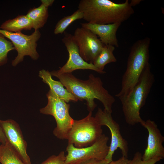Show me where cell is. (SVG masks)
Returning a JSON list of instances; mask_svg holds the SVG:
<instances>
[{
    "instance_id": "cell-1",
    "label": "cell",
    "mask_w": 164,
    "mask_h": 164,
    "mask_svg": "<svg viewBox=\"0 0 164 164\" xmlns=\"http://www.w3.org/2000/svg\"><path fill=\"white\" fill-rule=\"evenodd\" d=\"M50 73L58 78L67 90L78 100L86 101L89 112H92L96 107L94 100L97 99L102 104L104 109L112 113L115 98L104 87L100 77L91 74L88 80H83L77 78L72 73H60L56 70L52 71Z\"/></svg>"
},
{
    "instance_id": "cell-2",
    "label": "cell",
    "mask_w": 164,
    "mask_h": 164,
    "mask_svg": "<svg viewBox=\"0 0 164 164\" xmlns=\"http://www.w3.org/2000/svg\"><path fill=\"white\" fill-rule=\"evenodd\" d=\"M78 9L87 22L100 24L121 23L134 13L128 0L121 3L109 0H81Z\"/></svg>"
},
{
    "instance_id": "cell-3",
    "label": "cell",
    "mask_w": 164,
    "mask_h": 164,
    "mask_svg": "<svg viewBox=\"0 0 164 164\" xmlns=\"http://www.w3.org/2000/svg\"><path fill=\"white\" fill-rule=\"evenodd\" d=\"M155 81V77L149 63L138 82L126 95L119 98L126 123L131 125L141 124L144 121L140 115V110L146 100Z\"/></svg>"
},
{
    "instance_id": "cell-4",
    "label": "cell",
    "mask_w": 164,
    "mask_h": 164,
    "mask_svg": "<svg viewBox=\"0 0 164 164\" xmlns=\"http://www.w3.org/2000/svg\"><path fill=\"white\" fill-rule=\"evenodd\" d=\"M150 38L137 40L132 46L128 59L127 68L122 78L121 88L115 95L118 98L128 94L138 82L149 63Z\"/></svg>"
},
{
    "instance_id": "cell-5",
    "label": "cell",
    "mask_w": 164,
    "mask_h": 164,
    "mask_svg": "<svg viewBox=\"0 0 164 164\" xmlns=\"http://www.w3.org/2000/svg\"><path fill=\"white\" fill-rule=\"evenodd\" d=\"M46 96L47 104L40 109V112L53 116L56 123V126L53 131V135L59 139H67L74 121L69 114L70 105L59 98L50 90L47 94Z\"/></svg>"
},
{
    "instance_id": "cell-6",
    "label": "cell",
    "mask_w": 164,
    "mask_h": 164,
    "mask_svg": "<svg viewBox=\"0 0 164 164\" xmlns=\"http://www.w3.org/2000/svg\"><path fill=\"white\" fill-rule=\"evenodd\" d=\"M101 126L92 116V112L89 111L84 118L74 120L67 139L68 144L77 148L91 145L103 134Z\"/></svg>"
},
{
    "instance_id": "cell-7",
    "label": "cell",
    "mask_w": 164,
    "mask_h": 164,
    "mask_svg": "<svg viewBox=\"0 0 164 164\" xmlns=\"http://www.w3.org/2000/svg\"><path fill=\"white\" fill-rule=\"evenodd\" d=\"M108 140V137L103 134L94 144L86 147L77 148L72 144H68L65 164H77L90 159H104L109 150Z\"/></svg>"
},
{
    "instance_id": "cell-8",
    "label": "cell",
    "mask_w": 164,
    "mask_h": 164,
    "mask_svg": "<svg viewBox=\"0 0 164 164\" xmlns=\"http://www.w3.org/2000/svg\"><path fill=\"white\" fill-rule=\"evenodd\" d=\"M0 33L10 40L18 53L15 59L12 61V64L16 66L22 61L24 57L29 56L32 59H38L39 55L36 51L37 42L41 37L39 29L35 30L31 35H27L21 32H14L0 29Z\"/></svg>"
},
{
    "instance_id": "cell-9",
    "label": "cell",
    "mask_w": 164,
    "mask_h": 164,
    "mask_svg": "<svg viewBox=\"0 0 164 164\" xmlns=\"http://www.w3.org/2000/svg\"><path fill=\"white\" fill-rule=\"evenodd\" d=\"M94 117L99 125L107 127L111 132V142L108 154L104 159L108 163L112 162L113 155L118 148L121 150L122 156L127 158L128 152V142L122 137L119 125L113 119L111 113L99 108Z\"/></svg>"
},
{
    "instance_id": "cell-10",
    "label": "cell",
    "mask_w": 164,
    "mask_h": 164,
    "mask_svg": "<svg viewBox=\"0 0 164 164\" xmlns=\"http://www.w3.org/2000/svg\"><path fill=\"white\" fill-rule=\"evenodd\" d=\"M73 36L81 57L86 62L93 63L104 45L97 36L82 27L75 29Z\"/></svg>"
},
{
    "instance_id": "cell-11",
    "label": "cell",
    "mask_w": 164,
    "mask_h": 164,
    "mask_svg": "<svg viewBox=\"0 0 164 164\" xmlns=\"http://www.w3.org/2000/svg\"><path fill=\"white\" fill-rule=\"evenodd\" d=\"M62 39L69 53V58L66 63L56 71L60 73H72L77 70H90L99 73H105L96 67L93 63L85 61L80 55L78 46L73 35L64 32Z\"/></svg>"
},
{
    "instance_id": "cell-12",
    "label": "cell",
    "mask_w": 164,
    "mask_h": 164,
    "mask_svg": "<svg viewBox=\"0 0 164 164\" xmlns=\"http://www.w3.org/2000/svg\"><path fill=\"white\" fill-rule=\"evenodd\" d=\"M0 124L7 140L23 162L25 164H31L30 158L27 152V143L18 124L9 119L0 120Z\"/></svg>"
},
{
    "instance_id": "cell-13",
    "label": "cell",
    "mask_w": 164,
    "mask_h": 164,
    "mask_svg": "<svg viewBox=\"0 0 164 164\" xmlns=\"http://www.w3.org/2000/svg\"><path fill=\"white\" fill-rule=\"evenodd\" d=\"M141 125L148 131L147 145L142 155V159L147 160L157 157L164 158V147L163 143L164 137L162 135L156 123L150 119L145 121Z\"/></svg>"
},
{
    "instance_id": "cell-14",
    "label": "cell",
    "mask_w": 164,
    "mask_h": 164,
    "mask_svg": "<svg viewBox=\"0 0 164 164\" xmlns=\"http://www.w3.org/2000/svg\"><path fill=\"white\" fill-rule=\"evenodd\" d=\"M121 23H116L100 24L88 22L81 23V26L87 29L98 36L104 45H111L118 47L119 44L116 32Z\"/></svg>"
},
{
    "instance_id": "cell-15",
    "label": "cell",
    "mask_w": 164,
    "mask_h": 164,
    "mask_svg": "<svg viewBox=\"0 0 164 164\" xmlns=\"http://www.w3.org/2000/svg\"><path fill=\"white\" fill-rule=\"evenodd\" d=\"M39 76L43 81L47 84L50 90L54 93L57 96L67 103L70 101L77 102L78 100L64 87L62 84L59 81L53 80L50 72L43 69L39 72Z\"/></svg>"
},
{
    "instance_id": "cell-16",
    "label": "cell",
    "mask_w": 164,
    "mask_h": 164,
    "mask_svg": "<svg viewBox=\"0 0 164 164\" xmlns=\"http://www.w3.org/2000/svg\"><path fill=\"white\" fill-rule=\"evenodd\" d=\"M33 28V24L26 15H19L12 19H10L3 22L0 29L11 32H21L23 30H31Z\"/></svg>"
},
{
    "instance_id": "cell-17",
    "label": "cell",
    "mask_w": 164,
    "mask_h": 164,
    "mask_svg": "<svg viewBox=\"0 0 164 164\" xmlns=\"http://www.w3.org/2000/svg\"><path fill=\"white\" fill-rule=\"evenodd\" d=\"M47 6L42 3L37 8L30 9L26 15L33 24V28L38 30L43 27L46 23L49 16Z\"/></svg>"
},
{
    "instance_id": "cell-18",
    "label": "cell",
    "mask_w": 164,
    "mask_h": 164,
    "mask_svg": "<svg viewBox=\"0 0 164 164\" xmlns=\"http://www.w3.org/2000/svg\"><path fill=\"white\" fill-rule=\"evenodd\" d=\"M115 49V47L114 46L104 45L93 64L99 70L104 71L106 65L117 61V59L113 53Z\"/></svg>"
},
{
    "instance_id": "cell-19",
    "label": "cell",
    "mask_w": 164,
    "mask_h": 164,
    "mask_svg": "<svg viewBox=\"0 0 164 164\" xmlns=\"http://www.w3.org/2000/svg\"><path fill=\"white\" fill-rule=\"evenodd\" d=\"M0 163L2 164H25L7 140L0 145Z\"/></svg>"
},
{
    "instance_id": "cell-20",
    "label": "cell",
    "mask_w": 164,
    "mask_h": 164,
    "mask_svg": "<svg viewBox=\"0 0 164 164\" xmlns=\"http://www.w3.org/2000/svg\"><path fill=\"white\" fill-rule=\"evenodd\" d=\"M83 18V12L78 9L72 14L64 17L57 22L54 30V33L55 34H62L73 22Z\"/></svg>"
},
{
    "instance_id": "cell-21",
    "label": "cell",
    "mask_w": 164,
    "mask_h": 164,
    "mask_svg": "<svg viewBox=\"0 0 164 164\" xmlns=\"http://www.w3.org/2000/svg\"><path fill=\"white\" fill-rule=\"evenodd\" d=\"M15 50V47L11 42L7 40L5 37L0 33V66L7 63L9 52Z\"/></svg>"
},
{
    "instance_id": "cell-22",
    "label": "cell",
    "mask_w": 164,
    "mask_h": 164,
    "mask_svg": "<svg viewBox=\"0 0 164 164\" xmlns=\"http://www.w3.org/2000/svg\"><path fill=\"white\" fill-rule=\"evenodd\" d=\"M162 159L161 158L155 157L147 160L142 159V155L139 152H136L132 160H128V164H155Z\"/></svg>"
},
{
    "instance_id": "cell-23",
    "label": "cell",
    "mask_w": 164,
    "mask_h": 164,
    "mask_svg": "<svg viewBox=\"0 0 164 164\" xmlns=\"http://www.w3.org/2000/svg\"><path fill=\"white\" fill-rule=\"evenodd\" d=\"M65 159L64 152L62 151L57 155L51 156L41 164H65Z\"/></svg>"
},
{
    "instance_id": "cell-24",
    "label": "cell",
    "mask_w": 164,
    "mask_h": 164,
    "mask_svg": "<svg viewBox=\"0 0 164 164\" xmlns=\"http://www.w3.org/2000/svg\"><path fill=\"white\" fill-rule=\"evenodd\" d=\"M112 162L108 163L104 159L99 160L93 159L83 161L77 164H112Z\"/></svg>"
},
{
    "instance_id": "cell-25",
    "label": "cell",
    "mask_w": 164,
    "mask_h": 164,
    "mask_svg": "<svg viewBox=\"0 0 164 164\" xmlns=\"http://www.w3.org/2000/svg\"><path fill=\"white\" fill-rule=\"evenodd\" d=\"M128 159L127 158L122 156L118 159L113 161L112 164H128Z\"/></svg>"
},
{
    "instance_id": "cell-26",
    "label": "cell",
    "mask_w": 164,
    "mask_h": 164,
    "mask_svg": "<svg viewBox=\"0 0 164 164\" xmlns=\"http://www.w3.org/2000/svg\"><path fill=\"white\" fill-rule=\"evenodd\" d=\"M6 141V138L0 124V143L2 144H4L5 143Z\"/></svg>"
},
{
    "instance_id": "cell-27",
    "label": "cell",
    "mask_w": 164,
    "mask_h": 164,
    "mask_svg": "<svg viewBox=\"0 0 164 164\" xmlns=\"http://www.w3.org/2000/svg\"><path fill=\"white\" fill-rule=\"evenodd\" d=\"M41 3L44 4L48 7L51 6L54 1V0H41Z\"/></svg>"
},
{
    "instance_id": "cell-28",
    "label": "cell",
    "mask_w": 164,
    "mask_h": 164,
    "mask_svg": "<svg viewBox=\"0 0 164 164\" xmlns=\"http://www.w3.org/2000/svg\"><path fill=\"white\" fill-rule=\"evenodd\" d=\"M142 1L141 0H132L129 4L132 7L135 6L139 4Z\"/></svg>"
}]
</instances>
